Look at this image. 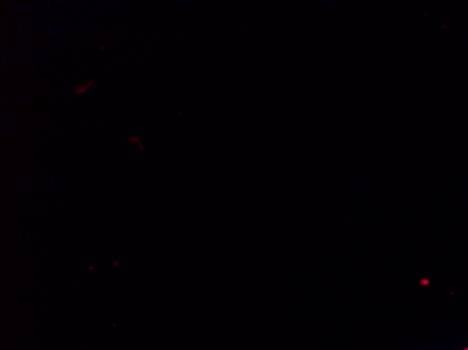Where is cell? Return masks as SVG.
I'll return each mask as SVG.
<instances>
[{"label": "cell", "mask_w": 468, "mask_h": 350, "mask_svg": "<svg viewBox=\"0 0 468 350\" xmlns=\"http://www.w3.org/2000/svg\"><path fill=\"white\" fill-rule=\"evenodd\" d=\"M463 350H468V346H467V347H465V349H463Z\"/></svg>", "instance_id": "obj_1"}]
</instances>
